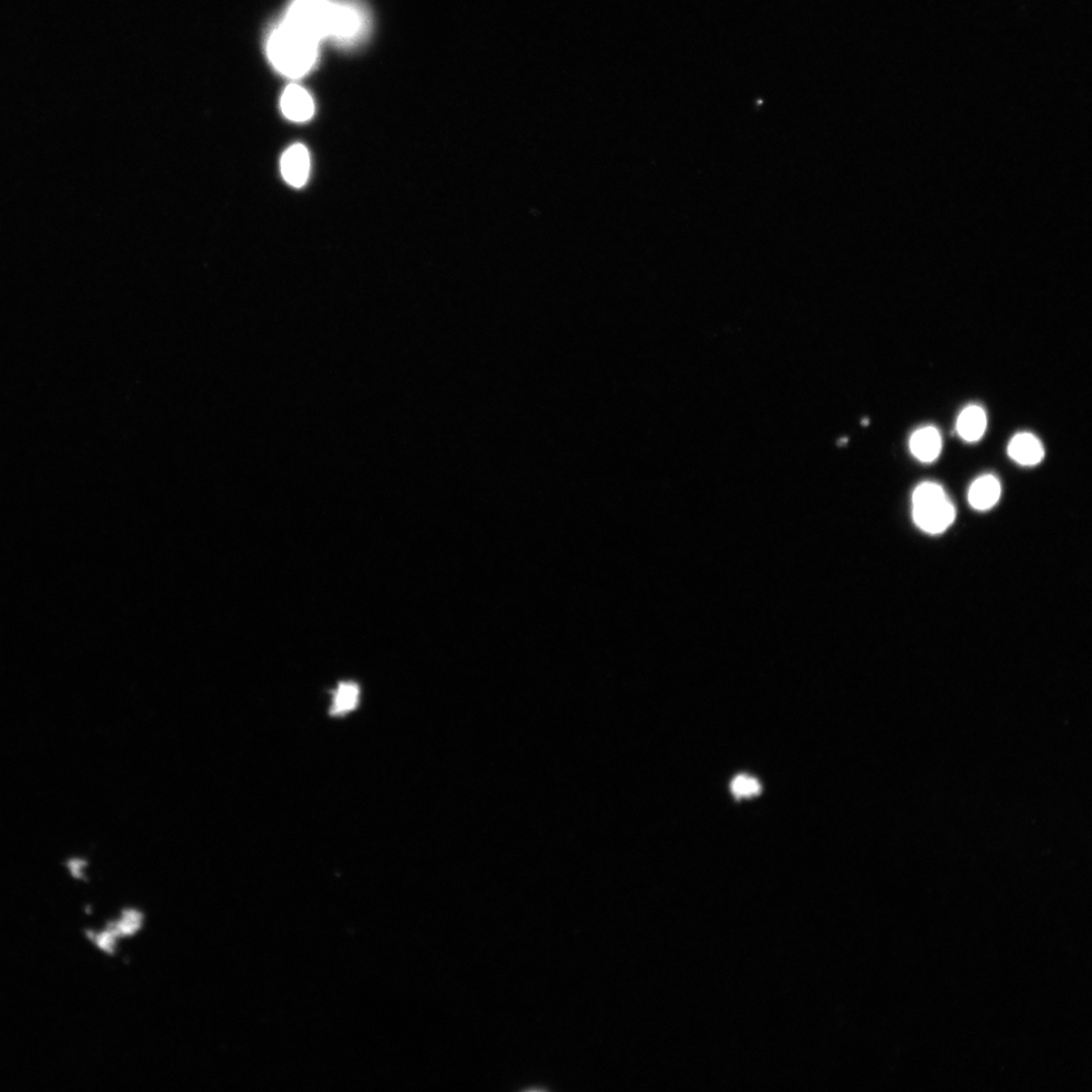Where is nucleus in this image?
<instances>
[{
    "mask_svg": "<svg viewBox=\"0 0 1092 1092\" xmlns=\"http://www.w3.org/2000/svg\"><path fill=\"white\" fill-rule=\"evenodd\" d=\"M319 45L282 22L269 37L268 58L279 73L298 79L315 68Z\"/></svg>",
    "mask_w": 1092,
    "mask_h": 1092,
    "instance_id": "nucleus-1",
    "label": "nucleus"
},
{
    "mask_svg": "<svg viewBox=\"0 0 1092 1092\" xmlns=\"http://www.w3.org/2000/svg\"><path fill=\"white\" fill-rule=\"evenodd\" d=\"M911 504L913 521L926 533H943L955 521L956 508L938 483L919 484L913 491Z\"/></svg>",
    "mask_w": 1092,
    "mask_h": 1092,
    "instance_id": "nucleus-2",
    "label": "nucleus"
},
{
    "mask_svg": "<svg viewBox=\"0 0 1092 1092\" xmlns=\"http://www.w3.org/2000/svg\"><path fill=\"white\" fill-rule=\"evenodd\" d=\"M335 2L336 0H294L282 22L318 43L331 40Z\"/></svg>",
    "mask_w": 1092,
    "mask_h": 1092,
    "instance_id": "nucleus-3",
    "label": "nucleus"
},
{
    "mask_svg": "<svg viewBox=\"0 0 1092 1092\" xmlns=\"http://www.w3.org/2000/svg\"><path fill=\"white\" fill-rule=\"evenodd\" d=\"M370 26V15L359 0H336L331 41L352 48L364 40Z\"/></svg>",
    "mask_w": 1092,
    "mask_h": 1092,
    "instance_id": "nucleus-4",
    "label": "nucleus"
},
{
    "mask_svg": "<svg viewBox=\"0 0 1092 1092\" xmlns=\"http://www.w3.org/2000/svg\"><path fill=\"white\" fill-rule=\"evenodd\" d=\"M310 169V159L308 149L302 144H296L287 149L280 160V171L284 180L291 186L302 187L306 184Z\"/></svg>",
    "mask_w": 1092,
    "mask_h": 1092,
    "instance_id": "nucleus-5",
    "label": "nucleus"
},
{
    "mask_svg": "<svg viewBox=\"0 0 1092 1092\" xmlns=\"http://www.w3.org/2000/svg\"><path fill=\"white\" fill-rule=\"evenodd\" d=\"M280 108L288 120L304 122L314 116L315 102L304 88L290 84L282 93Z\"/></svg>",
    "mask_w": 1092,
    "mask_h": 1092,
    "instance_id": "nucleus-6",
    "label": "nucleus"
},
{
    "mask_svg": "<svg viewBox=\"0 0 1092 1092\" xmlns=\"http://www.w3.org/2000/svg\"><path fill=\"white\" fill-rule=\"evenodd\" d=\"M1007 454L1020 466L1034 467L1042 463L1045 449L1041 440L1033 433L1021 432L1010 441Z\"/></svg>",
    "mask_w": 1092,
    "mask_h": 1092,
    "instance_id": "nucleus-7",
    "label": "nucleus"
},
{
    "mask_svg": "<svg viewBox=\"0 0 1092 1092\" xmlns=\"http://www.w3.org/2000/svg\"><path fill=\"white\" fill-rule=\"evenodd\" d=\"M941 447H943V441H941L940 433L934 426L919 428L912 433L909 439L910 453L920 463H934L941 453Z\"/></svg>",
    "mask_w": 1092,
    "mask_h": 1092,
    "instance_id": "nucleus-8",
    "label": "nucleus"
},
{
    "mask_svg": "<svg viewBox=\"0 0 1092 1092\" xmlns=\"http://www.w3.org/2000/svg\"><path fill=\"white\" fill-rule=\"evenodd\" d=\"M1002 496L1000 479L993 475L979 477L968 491V502L978 511H987L999 503Z\"/></svg>",
    "mask_w": 1092,
    "mask_h": 1092,
    "instance_id": "nucleus-9",
    "label": "nucleus"
},
{
    "mask_svg": "<svg viewBox=\"0 0 1092 1092\" xmlns=\"http://www.w3.org/2000/svg\"><path fill=\"white\" fill-rule=\"evenodd\" d=\"M987 416L979 404H969L958 416L956 430L958 436L969 444L981 440L986 432Z\"/></svg>",
    "mask_w": 1092,
    "mask_h": 1092,
    "instance_id": "nucleus-10",
    "label": "nucleus"
},
{
    "mask_svg": "<svg viewBox=\"0 0 1092 1092\" xmlns=\"http://www.w3.org/2000/svg\"><path fill=\"white\" fill-rule=\"evenodd\" d=\"M361 698L360 686L352 681L338 684L333 692L331 713L332 717H343L357 708Z\"/></svg>",
    "mask_w": 1092,
    "mask_h": 1092,
    "instance_id": "nucleus-11",
    "label": "nucleus"
},
{
    "mask_svg": "<svg viewBox=\"0 0 1092 1092\" xmlns=\"http://www.w3.org/2000/svg\"><path fill=\"white\" fill-rule=\"evenodd\" d=\"M143 925V915L137 910L129 909L121 916V920L112 931L118 936H133Z\"/></svg>",
    "mask_w": 1092,
    "mask_h": 1092,
    "instance_id": "nucleus-12",
    "label": "nucleus"
},
{
    "mask_svg": "<svg viewBox=\"0 0 1092 1092\" xmlns=\"http://www.w3.org/2000/svg\"><path fill=\"white\" fill-rule=\"evenodd\" d=\"M731 790L738 797H751L760 793L761 785L754 778L739 776L732 781Z\"/></svg>",
    "mask_w": 1092,
    "mask_h": 1092,
    "instance_id": "nucleus-13",
    "label": "nucleus"
}]
</instances>
